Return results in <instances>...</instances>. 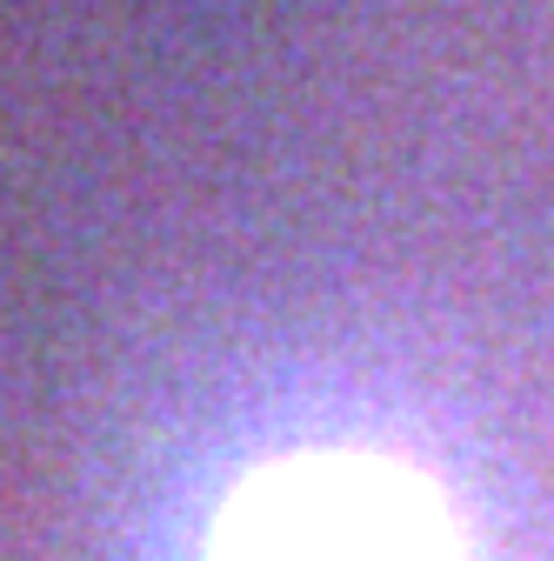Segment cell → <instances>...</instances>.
<instances>
[{
    "label": "cell",
    "mask_w": 554,
    "mask_h": 561,
    "mask_svg": "<svg viewBox=\"0 0 554 561\" xmlns=\"http://www.w3.org/2000/svg\"><path fill=\"white\" fill-rule=\"evenodd\" d=\"M207 561H468V548L448 502L414 468L308 448L234 488L207 535Z\"/></svg>",
    "instance_id": "cell-1"
}]
</instances>
